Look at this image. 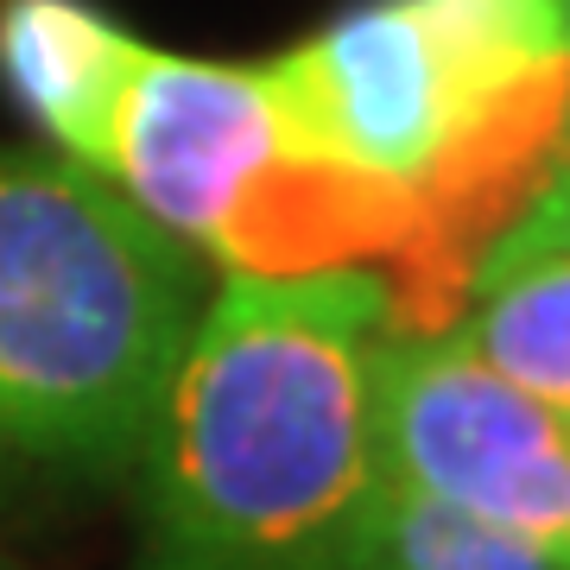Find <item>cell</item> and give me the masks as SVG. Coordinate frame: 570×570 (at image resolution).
<instances>
[{
	"label": "cell",
	"instance_id": "cell-9",
	"mask_svg": "<svg viewBox=\"0 0 570 570\" xmlns=\"http://www.w3.org/2000/svg\"><path fill=\"white\" fill-rule=\"evenodd\" d=\"M489 254H564L570 261V165H551V178L539 184V197L520 209V223Z\"/></svg>",
	"mask_w": 570,
	"mask_h": 570
},
{
	"label": "cell",
	"instance_id": "cell-3",
	"mask_svg": "<svg viewBox=\"0 0 570 570\" xmlns=\"http://www.w3.org/2000/svg\"><path fill=\"white\" fill-rule=\"evenodd\" d=\"M197 311V261L108 178L0 153V469L134 463Z\"/></svg>",
	"mask_w": 570,
	"mask_h": 570
},
{
	"label": "cell",
	"instance_id": "cell-11",
	"mask_svg": "<svg viewBox=\"0 0 570 570\" xmlns=\"http://www.w3.org/2000/svg\"><path fill=\"white\" fill-rule=\"evenodd\" d=\"M558 13H564V39H570V0H558Z\"/></svg>",
	"mask_w": 570,
	"mask_h": 570
},
{
	"label": "cell",
	"instance_id": "cell-6",
	"mask_svg": "<svg viewBox=\"0 0 570 570\" xmlns=\"http://www.w3.org/2000/svg\"><path fill=\"white\" fill-rule=\"evenodd\" d=\"M146 45L89 0H0V82L70 153V165L108 178V146L127 77Z\"/></svg>",
	"mask_w": 570,
	"mask_h": 570
},
{
	"label": "cell",
	"instance_id": "cell-8",
	"mask_svg": "<svg viewBox=\"0 0 570 570\" xmlns=\"http://www.w3.org/2000/svg\"><path fill=\"white\" fill-rule=\"evenodd\" d=\"M348 570H551V564L527 539L450 508L425 489L387 482L362 520Z\"/></svg>",
	"mask_w": 570,
	"mask_h": 570
},
{
	"label": "cell",
	"instance_id": "cell-10",
	"mask_svg": "<svg viewBox=\"0 0 570 570\" xmlns=\"http://www.w3.org/2000/svg\"><path fill=\"white\" fill-rule=\"evenodd\" d=\"M558 165H570V102H564V127H558Z\"/></svg>",
	"mask_w": 570,
	"mask_h": 570
},
{
	"label": "cell",
	"instance_id": "cell-4",
	"mask_svg": "<svg viewBox=\"0 0 570 570\" xmlns=\"http://www.w3.org/2000/svg\"><path fill=\"white\" fill-rule=\"evenodd\" d=\"M381 469L570 570V419L482 367L456 336H387Z\"/></svg>",
	"mask_w": 570,
	"mask_h": 570
},
{
	"label": "cell",
	"instance_id": "cell-2",
	"mask_svg": "<svg viewBox=\"0 0 570 570\" xmlns=\"http://www.w3.org/2000/svg\"><path fill=\"white\" fill-rule=\"evenodd\" d=\"M261 70L292 140L419 204L431 317L450 336L489 247L558 165V0H367Z\"/></svg>",
	"mask_w": 570,
	"mask_h": 570
},
{
	"label": "cell",
	"instance_id": "cell-1",
	"mask_svg": "<svg viewBox=\"0 0 570 570\" xmlns=\"http://www.w3.org/2000/svg\"><path fill=\"white\" fill-rule=\"evenodd\" d=\"M387 285L228 273L146 431L140 570H348L381 469Z\"/></svg>",
	"mask_w": 570,
	"mask_h": 570
},
{
	"label": "cell",
	"instance_id": "cell-7",
	"mask_svg": "<svg viewBox=\"0 0 570 570\" xmlns=\"http://www.w3.org/2000/svg\"><path fill=\"white\" fill-rule=\"evenodd\" d=\"M450 336L520 393L570 412V261L489 254Z\"/></svg>",
	"mask_w": 570,
	"mask_h": 570
},
{
	"label": "cell",
	"instance_id": "cell-13",
	"mask_svg": "<svg viewBox=\"0 0 570 570\" xmlns=\"http://www.w3.org/2000/svg\"><path fill=\"white\" fill-rule=\"evenodd\" d=\"M564 419H570V412H564Z\"/></svg>",
	"mask_w": 570,
	"mask_h": 570
},
{
	"label": "cell",
	"instance_id": "cell-5",
	"mask_svg": "<svg viewBox=\"0 0 570 570\" xmlns=\"http://www.w3.org/2000/svg\"><path fill=\"white\" fill-rule=\"evenodd\" d=\"M285 146L292 134L261 63L171 58L146 45L115 115L108 184L171 242L216 254Z\"/></svg>",
	"mask_w": 570,
	"mask_h": 570
},
{
	"label": "cell",
	"instance_id": "cell-12",
	"mask_svg": "<svg viewBox=\"0 0 570 570\" xmlns=\"http://www.w3.org/2000/svg\"><path fill=\"white\" fill-rule=\"evenodd\" d=\"M0 570H13V564H7V558H0Z\"/></svg>",
	"mask_w": 570,
	"mask_h": 570
}]
</instances>
